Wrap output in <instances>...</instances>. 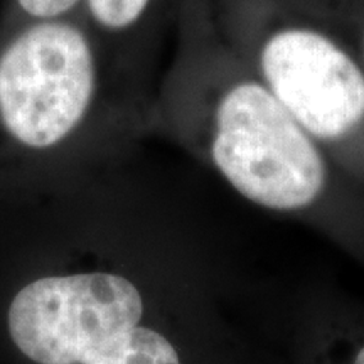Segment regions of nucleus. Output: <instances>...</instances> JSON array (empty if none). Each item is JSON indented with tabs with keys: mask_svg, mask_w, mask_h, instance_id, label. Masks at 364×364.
Here are the masks:
<instances>
[{
	"mask_svg": "<svg viewBox=\"0 0 364 364\" xmlns=\"http://www.w3.org/2000/svg\"><path fill=\"white\" fill-rule=\"evenodd\" d=\"M149 130L174 140L255 206L334 226L364 225V186L255 75L208 7L182 21L150 103Z\"/></svg>",
	"mask_w": 364,
	"mask_h": 364,
	"instance_id": "1",
	"label": "nucleus"
},
{
	"mask_svg": "<svg viewBox=\"0 0 364 364\" xmlns=\"http://www.w3.org/2000/svg\"><path fill=\"white\" fill-rule=\"evenodd\" d=\"M218 27L255 75L364 186V70L300 0H221Z\"/></svg>",
	"mask_w": 364,
	"mask_h": 364,
	"instance_id": "2",
	"label": "nucleus"
},
{
	"mask_svg": "<svg viewBox=\"0 0 364 364\" xmlns=\"http://www.w3.org/2000/svg\"><path fill=\"white\" fill-rule=\"evenodd\" d=\"M112 91L102 48L75 22H27L0 41V184L80 154L107 100L127 102Z\"/></svg>",
	"mask_w": 364,
	"mask_h": 364,
	"instance_id": "3",
	"label": "nucleus"
},
{
	"mask_svg": "<svg viewBox=\"0 0 364 364\" xmlns=\"http://www.w3.org/2000/svg\"><path fill=\"white\" fill-rule=\"evenodd\" d=\"M144 309L139 287L118 273L43 277L12 299L9 332L36 363L81 364L139 326Z\"/></svg>",
	"mask_w": 364,
	"mask_h": 364,
	"instance_id": "4",
	"label": "nucleus"
},
{
	"mask_svg": "<svg viewBox=\"0 0 364 364\" xmlns=\"http://www.w3.org/2000/svg\"><path fill=\"white\" fill-rule=\"evenodd\" d=\"M81 364H181V359L174 346L162 334L136 326Z\"/></svg>",
	"mask_w": 364,
	"mask_h": 364,
	"instance_id": "5",
	"label": "nucleus"
},
{
	"mask_svg": "<svg viewBox=\"0 0 364 364\" xmlns=\"http://www.w3.org/2000/svg\"><path fill=\"white\" fill-rule=\"evenodd\" d=\"M91 21L117 39L145 41L157 0H85Z\"/></svg>",
	"mask_w": 364,
	"mask_h": 364,
	"instance_id": "6",
	"label": "nucleus"
},
{
	"mask_svg": "<svg viewBox=\"0 0 364 364\" xmlns=\"http://www.w3.org/2000/svg\"><path fill=\"white\" fill-rule=\"evenodd\" d=\"M344 41L364 70V0H300Z\"/></svg>",
	"mask_w": 364,
	"mask_h": 364,
	"instance_id": "7",
	"label": "nucleus"
},
{
	"mask_svg": "<svg viewBox=\"0 0 364 364\" xmlns=\"http://www.w3.org/2000/svg\"><path fill=\"white\" fill-rule=\"evenodd\" d=\"M27 22L65 21L81 0H16Z\"/></svg>",
	"mask_w": 364,
	"mask_h": 364,
	"instance_id": "8",
	"label": "nucleus"
},
{
	"mask_svg": "<svg viewBox=\"0 0 364 364\" xmlns=\"http://www.w3.org/2000/svg\"><path fill=\"white\" fill-rule=\"evenodd\" d=\"M353 364H364V348L356 354V358H354Z\"/></svg>",
	"mask_w": 364,
	"mask_h": 364,
	"instance_id": "9",
	"label": "nucleus"
}]
</instances>
